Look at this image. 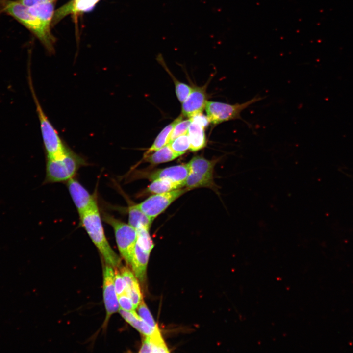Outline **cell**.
<instances>
[{
	"instance_id": "6da1fadb",
	"label": "cell",
	"mask_w": 353,
	"mask_h": 353,
	"mask_svg": "<svg viewBox=\"0 0 353 353\" xmlns=\"http://www.w3.org/2000/svg\"><path fill=\"white\" fill-rule=\"evenodd\" d=\"M1 13L13 17L34 34L49 52L53 51V39L50 33V27L32 15L28 8L18 0H0V14Z\"/></svg>"
},
{
	"instance_id": "7a4b0ae2",
	"label": "cell",
	"mask_w": 353,
	"mask_h": 353,
	"mask_svg": "<svg viewBox=\"0 0 353 353\" xmlns=\"http://www.w3.org/2000/svg\"><path fill=\"white\" fill-rule=\"evenodd\" d=\"M80 223L106 263L112 267L119 266V257L112 249L105 235L99 207L79 216Z\"/></svg>"
},
{
	"instance_id": "3957f363",
	"label": "cell",
	"mask_w": 353,
	"mask_h": 353,
	"mask_svg": "<svg viewBox=\"0 0 353 353\" xmlns=\"http://www.w3.org/2000/svg\"><path fill=\"white\" fill-rule=\"evenodd\" d=\"M28 82L35 104L40 122L43 144L47 159L54 158L63 154L69 149L65 144L58 131L51 123L43 110L33 87L31 72L28 70Z\"/></svg>"
},
{
	"instance_id": "277c9868",
	"label": "cell",
	"mask_w": 353,
	"mask_h": 353,
	"mask_svg": "<svg viewBox=\"0 0 353 353\" xmlns=\"http://www.w3.org/2000/svg\"><path fill=\"white\" fill-rule=\"evenodd\" d=\"M85 165V159L69 148L62 155L47 159L45 183L67 182Z\"/></svg>"
},
{
	"instance_id": "5b68a950",
	"label": "cell",
	"mask_w": 353,
	"mask_h": 353,
	"mask_svg": "<svg viewBox=\"0 0 353 353\" xmlns=\"http://www.w3.org/2000/svg\"><path fill=\"white\" fill-rule=\"evenodd\" d=\"M104 220L113 228L119 251L126 262L131 264L137 240L136 229L129 224L107 214L103 215Z\"/></svg>"
},
{
	"instance_id": "8992f818",
	"label": "cell",
	"mask_w": 353,
	"mask_h": 353,
	"mask_svg": "<svg viewBox=\"0 0 353 353\" xmlns=\"http://www.w3.org/2000/svg\"><path fill=\"white\" fill-rule=\"evenodd\" d=\"M262 98L255 97L241 103L231 104L224 102L207 101L205 109L210 123L217 125L236 119H242L241 112L251 105L261 101Z\"/></svg>"
},
{
	"instance_id": "52a82bcc",
	"label": "cell",
	"mask_w": 353,
	"mask_h": 353,
	"mask_svg": "<svg viewBox=\"0 0 353 353\" xmlns=\"http://www.w3.org/2000/svg\"><path fill=\"white\" fill-rule=\"evenodd\" d=\"M189 190L186 187L181 188L166 193L155 194L136 205L148 217L154 220L174 201Z\"/></svg>"
},
{
	"instance_id": "ba28073f",
	"label": "cell",
	"mask_w": 353,
	"mask_h": 353,
	"mask_svg": "<svg viewBox=\"0 0 353 353\" xmlns=\"http://www.w3.org/2000/svg\"><path fill=\"white\" fill-rule=\"evenodd\" d=\"M66 183L79 216L98 207L96 194H90L75 177L68 180Z\"/></svg>"
},
{
	"instance_id": "9c48e42d",
	"label": "cell",
	"mask_w": 353,
	"mask_h": 353,
	"mask_svg": "<svg viewBox=\"0 0 353 353\" xmlns=\"http://www.w3.org/2000/svg\"><path fill=\"white\" fill-rule=\"evenodd\" d=\"M114 275L112 267L108 264L106 265L103 270V300L106 311L105 326L111 315L119 311L120 308L114 284Z\"/></svg>"
},
{
	"instance_id": "30bf717a",
	"label": "cell",
	"mask_w": 353,
	"mask_h": 353,
	"mask_svg": "<svg viewBox=\"0 0 353 353\" xmlns=\"http://www.w3.org/2000/svg\"><path fill=\"white\" fill-rule=\"evenodd\" d=\"M206 86H196L192 89L182 102L181 115L183 117L191 118L202 113L207 101Z\"/></svg>"
},
{
	"instance_id": "8fae6325",
	"label": "cell",
	"mask_w": 353,
	"mask_h": 353,
	"mask_svg": "<svg viewBox=\"0 0 353 353\" xmlns=\"http://www.w3.org/2000/svg\"><path fill=\"white\" fill-rule=\"evenodd\" d=\"M189 173L187 164H179L154 171L147 176L149 179H167L184 182Z\"/></svg>"
},
{
	"instance_id": "7c38bea8",
	"label": "cell",
	"mask_w": 353,
	"mask_h": 353,
	"mask_svg": "<svg viewBox=\"0 0 353 353\" xmlns=\"http://www.w3.org/2000/svg\"><path fill=\"white\" fill-rule=\"evenodd\" d=\"M169 351L157 327L153 333L145 335L140 353H168Z\"/></svg>"
},
{
	"instance_id": "4fadbf2b",
	"label": "cell",
	"mask_w": 353,
	"mask_h": 353,
	"mask_svg": "<svg viewBox=\"0 0 353 353\" xmlns=\"http://www.w3.org/2000/svg\"><path fill=\"white\" fill-rule=\"evenodd\" d=\"M219 160H208L201 156L193 157L187 163L189 171L213 178L214 167Z\"/></svg>"
},
{
	"instance_id": "5bb4252c",
	"label": "cell",
	"mask_w": 353,
	"mask_h": 353,
	"mask_svg": "<svg viewBox=\"0 0 353 353\" xmlns=\"http://www.w3.org/2000/svg\"><path fill=\"white\" fill-rule=\"evenodd\" d=\"M204 128L205 127L200 124L191 121L187 134L190 143L189 150L192 151H197L205 146L206 139Z\"/></svg>"
},
{
	"instance_id": "9a60e30c",
	"label": "cell",
	"mask_w": 353,
	"mask_h": 353,
	"mask_svg": "<svg viewBox=\"0 0 353 353\" xmlns=\"http://www.w3.org/2000/svg\"><path fill=\"white\" fill-rule=\"evenodd\" d=\"M150 253L145 251L136 244L131 266L136 277L142 281L144 280Z\"/></svg>"
},
{
	"instance_id": "2e32d148",
	"label": "cell",
	"mask_w": 353,
	"mask_h": 353,
	"mask_svg": "<svg viewBox=\"0 0 353 353\" xmlns=\"http://www.w3.org/2000/svg\"><path fill=\"white\" fill-rule=\"evenodd\" d=\"M119 311L120 315L127 323L145 335H151L157 328H154L150 327L140 318L135 310L126 311L119 308Z\"/></svg>"
},
{
	"instance_id": "e0dca14e",
	"label": "cell",
	"mask_w": 353,
	"mask_h": 353,
	"mask_svg": "<svg viewBox=\"0 0 353 353\" xmlns=\"http://www.w3.org/2000/svg\"><path fill=\"white\" fill-rule=\"evenodd\" d=\"M183 118V116L181 114L171 123L165 126L157 135L153 143L145 153V155L152 153L168 144L169 143L171 132L174 126Z\"/></svg>"
},
{
	"instance_id": "ac0fdd59",
	"label": "cell",
	"mask_w": 353,
	"mask_h": 353,
	"mask_svg": "<svg viewBox=\"0 0 353 353\" xmlns=\"http://www.w3.org/2000/svg\"><path fill=\"white\" fill-rule=\"evenodd\" d=\"M153 221L140 210L136 205H132L128 208V224L135 229L141 227L150 229Z\"/></svg>"
},
{
	"instance_id": "d6986e66",
	"label": "cell",
	"mask_w": 353,
	"mask_h": 353,
	"mask_svg": "<svg viewBox=\"0 0 353 353\" xmlns=\"http://www.w3.org/2000/svg\"><path fill=\"white\" fill-rule=\"evenodd\" d=\"M185 186L190 189L198 187H208L218 192V187L212 178L189 171L184 182Z\"/></svg>"
},
{
	"instance_id": "ffe728a7",
	"label": "cell",
	"mask_w": 353,
	"mask_h": 353,
	"mask_svg": "<svg viewBox=\"0 0 353 353\" xmlns=\"http://www.w3.org/2000/svg\"><path fill=\"white\" fill-rule=\"evenodd\" d=\"M152 152L145 155L144 158L146 161L153 165L169 162L179 156L171 149L168 144Z\"/></svg>"
},
{
	"instance_id": "44dd1931",
	"label": "cell",
	"mask_w": 353,
	"mask_h": 353,
	"mask_svg": "<svg viewBox=\"0 0 353 353\" xmlns=\"http://www.w3.org/2000/svg\"><path fill=\"white\" fill-rule=\"evenodd\" d=\"M184 186V182L174 181L167 179H158L152 180L147 188L146 192L159 194L170 192Z\"/></svg>"
},
{
	"instance_id": "7402d4cb",
	"label": "cell",
	"mask_w": 353,
	"mask_h": 353,
	"mask_svg": "<svg viewBox=\"0 0 353 353\" xmlns=\"http://www.w3.org/2000/svg\"><path fill=\"white\" fill-rule=\"evenodd\" d=\"M27 8L32 15L39 19L46 25L50 27L54 12V5L52 2L45 1Z\"/></svg>"
},
{
	"instance_id": "603a6c76",
	"label": "cell",
	"mask_w": 353,
	"mask_h": 353,
	"mask_svg": "<svg viewBox=\"0 0 353 353\" xmlns=\"http://www.w3.org/2000/svg\"><path fill=\"white\" fill-rule=\"evenodd\" d=\"M157 60H158V62H159L166 70L168 74L171 76L175 86L176 95L179 101L182 103L187 98V97L190 93L192 89V87H190V86L188 85L185 83L180 82L176 78V77L172 74V73L168 69L167 66L164 63L163 58L161 55H158L157 58Z\"/></svg>"
},
{
	"instance_id": "cb8c5ba5",
	"label": "cell",
	"mask_w": 353,
	"mask_h": 353,
	"mask_svg": "<svg viewBox=\"0 0 353 353\" xmlns=\"http://www.w3.org/2000/svg\"><path fill=\"white\" fill-rule=\"evenodd\" d=\"M136 230L137 232L136 244L145 251L150 253L154 245L149 234V229L141 227Z\"/></svg>"
},
{
	"instance_id": "d4e9b609",
	"label": "cell",
	"mask_w": 353,
	"mask_h": 353,
	"mask_svg": "<svg viewBox=\"0 0 353 353\" xmlns=\"http://www.w3.org/2000/svg\"><path fill=\"white\" fill-rule=\"evenodd\" d=\"M171 149L180 156L190 149L189 140L187 134L180 135L168 143Z\"/></svg>"
},
{
	"instance_id": "484cf974",
	"label": "cell",
	"mask_w": 353,
	"mask_h": 353,
	"mask_svg": "<svg viewBox=\"0 0 353 353\" xmlns=\"http://www.w3.org/2000/svg\"><path fill=\"white\" fill-rule=\"evenodd\" d=\"M191 122L190 118L184 120L182 119L177 122L172 131L169 142L180 135L186 134Z\"/></svg>"
},
{
	"instance_id": "4316f807",
	"label": "cell",
	"mask_w": 353,
	"mask_h": 353,
	"mask_svg": "<svg viewBox=\"0 0 353 353\" xmlns=\"http://www.w3.org/2000/svg\"><path fill=\"white\" fill-rule=\"evenodd\" d=\"M137 308L139 316L145 322L152 328H155L158 327L143 300L140 302Z\"/></svg>"
},
{
	"instance_id": "83f0119b",
	"label": "cell",
	"mask_w": 353,
	"mask_h": 353,
	"mask_svg": "<svg viewBox=\"0 0 353 353\" xmlns=\"http://www.w3.org/2000/svg\"><path fill=\"white\" fill-rule=\"evenodd\" d=\"M121 274L126 283V292L130 289L139 286L133 273L126 268L123 267L121 269Z\"/></svg>"
},
{
	"instance_id": "f1b7e54d",
	"label": "cell",
	"mask_w": 353,
	"mask_h": 353,
	"mask_svg": "<svg viewBox=\"0 0 353 353\" xmlns=\"http://www.w3.org/2000/svg\"><path fill=\"white\" fill-rule=\"evenodd\" d=\"M118 300L120 309L126 311H133L135 310L130 298L126 293L118 296Z\"/></svg>"
},
{
	"instance_id": "f546056e",
	"label": "cell",
	"mask_w": 353,
	"mask_h": 353,
	"mask_svg": "<svg viewBox=\"0 0 353 353\" xmlns=\"http://www.w3.org/2000/svg\"><path fill=\"white\" fill-rule=\"evenodd\" d=\"M114 284L115 291L118 296L126 293V283L121 273L117 271L115 272Z\"/></svg>"
},
{
	"instance_id": "4dcf8cb0",
	"label": "cell",
	"mask_w": 353,
	"mask_h": 353,
	"mask_svg": "<svg viewBox=\"0 0 353 353\" xmlns=\"http://www.w3.org/2000/svg\"><path fill=\"white\" fill-rule=\"evenodd\" d=\"M26 7H30L39 3L45 2V0H18Z\"/></svg>"
},
{
	"instance_id": "1f68e13d",
	"label": "cell",
	"mask_w": 353,
	"mask_h": 353,
	"mask_svg": "<svg viewBox=\"0 0 353 353\" xmlns=\"http://www.w3.org/2000/svg\"><path fill=\"white\" fill-rule=\"evenodd\" d=\"M46 0V1H47V2H52L54 1L55 0Z\"/></svg>"
},
{
	"instance_id": "d6a6232c",
	"label": "cell",
	"mask_w": 353,
	"mask_h": 353,
	"mask_svg": "<svg viewBox=\"0 0 353 353\" xmlns=\"http://www.w3.org/2000/svg\"><path fill=\"white\" fill-rule=\"evenodd\" d=\"M75 1H76L77 0H75Z\"/></svg>"
}]
</instances>
